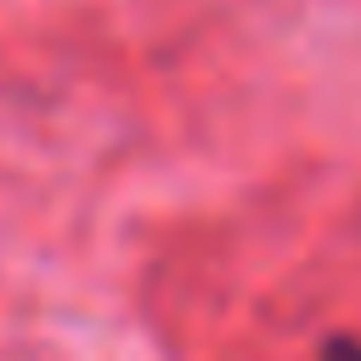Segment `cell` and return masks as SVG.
Instances as JSON below:
<instances>
[{
  "instance_id": "1",
  "label": "cell",
  "mask_w": 361,
  "mask_h": 361,
  "mask_svg": "<svg viewBox=\"0 0 361 361\" xmlns=\"http://www.w3.org/2000/svg\"><path fill=\"white\" fill-rule=\"evenodd\" d=\"M322 361H361V338H327Z\"/></svg>"
}]
</instances>
